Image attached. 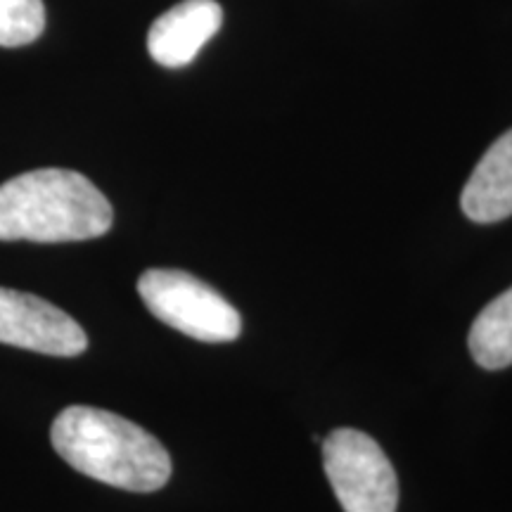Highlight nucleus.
<instances>
[{
	"instance_id": "f257e3e1",
	"label": "nucleus",
	"mask_w": 512,
	"mask_h": 512,
	"mask_svg": "<svg viewBox=\"0 0 512 512\" xmlns=\"http://www.w3.org/2000/svg\"><path fill=\"white\" fill-rule=\"evenodd\" d=\"M50 441L76 472L117 489L150 494L171 477V456L159 439L117 413L64 408L53 422Z\"/></svg>"
},
{
	"instance_id": "f03ea898",
	"label": "nucleus",
	"mask_w": 512,
	"mask_h": 512,
	"mask_svg": "<svg viewBox=\"0 0 512 512\" xmlns=\"http://www.w3.org/2000/svg\"><path fill=\"white\" fill-rule=\"evenodd\" d=\"M114 209L79 171L36 169L0 185V240L81 242L105 235Z\"/></svg>"
},
{
	"instance_id": "7ed1b4c3",
	"label": "nucleus",
	"mask_w": 512,
	"mask_h": 512,
	"mask_svg": "<svg viewBox=\"0 0 512 512\" xmlns=\"http://www.w3.org/2000/svg\"><path fill=\"white\" fill-rule=\"evenodd\" d=\"M138 294L152 316L197 342H233L242 332L238 309L185 271L150 268L140 275Z\"/></svg>"
},
{
	"instance_id": "20e7f679",
	"label": "nucleus",
	"mask_w": 512,
	"mask_h": 512,
	"mask_svg": "<svg viewBox=\"0 0 512 512\" xmlns=\"http://www.w3.org/2000/svg\"><path fill=\"white\" fill-rule=\"evenodd\" d=\"M323 467L344 512H396V472L366 432L349 427L332 432L323 441Z\"/></svg>"
},
{
	"instance_id": "39448f33",
	"label": "nucleus",
	"mask_w": 512,
	"mask_h": 512,
	"mask_svg": "<svg viewBox=\"0 0 512 512\" xmlns=\"http://www.w3.org/2000/svg\"><path fill=\"white\" fill-rule=\"evenodd\" d=\"M0 344L72 358L88 347L86 332L55 304L36 294L0 287Z\"/></svg>"
},
{
	"instance_id": "423d86ee",
	"label": "nucleus",
	"mask_w": 512,
	"mask_h": 512,
	"mask_svg": "<svg viewBox=\"0 0 512 512\" xmlns=\"http://www.w3.org/2000/svg\"><path fill=\"white\" fill-rule=\"evenodd\" d=\"M221 24L223 10L216 0H183L155 19L147 34V50L162 67H185L216 36Z\"/></svg>"
},
{
	"instance_id": "0eeeda50",
	"label": "nucleus",
	"mask_w": 512,
	"mask_h": 512,
	"mask_svg": "<svg viewBox=\"0 0 512 512\" xmlns=\"http://www.w3.org/2000/svg\"><path fill=\"white\" fill-rule=\"evenodd\" d=\"M460 207L475 223H496L512 216V128L479 159L460 195Z\"/></svg>"
},
{
	"instance_id": "6e6552de",
	"label": "nucleus",
	"mask_w": 512,
	"mask_h": 512,
	"mask_svg": "<svg viewBox=\"0 0 512 512\" xmlns=\"http://www.w3.org/2000/svg\"><path fill=\"white\" fill-rule=\"evenodd\" d=\"M467 347L486 370L512 366V287L484 306L472 323Z\"/></svg>"
},
{
	"instance_id": "1a4fd4ad",
	"label": "nucleus",
	"mask_w": 512,
	"mask_h": 512,
	"mask_svg": "<svg viewBox=\"0 0 512 512\" xmlns=\"http://www.w3.org/2000/svg\"><path fill=\"white\" fill-rule=\"evenodd\" d=\"M43 29H46L43 0H0V46H29L43 34Z\"/></svg>"
}]
</instances>
